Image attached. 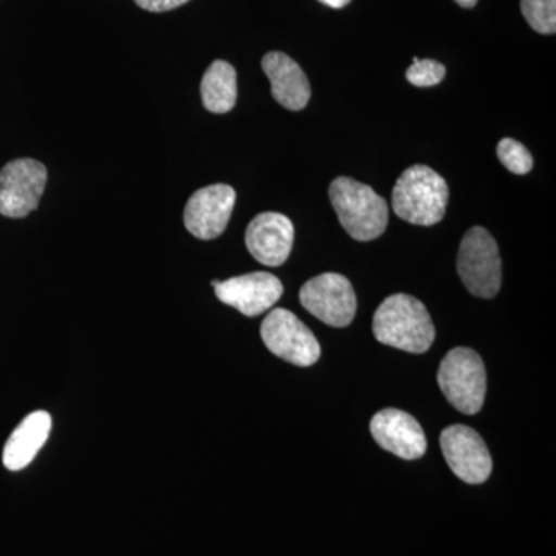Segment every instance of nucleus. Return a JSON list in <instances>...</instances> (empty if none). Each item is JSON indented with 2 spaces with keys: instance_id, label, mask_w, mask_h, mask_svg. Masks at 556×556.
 I'll return each mask as SVG.
<instances>
[{
  "instance_id": "nucleus-1",
  "label": "nucleus",
  "mask_w": 556,
  "mask_h": 556,
  "mask_svg": "<svg viewBox=\"0 0 556 556\" xmlns=\"http://www.w3.org/2000/svg\"><path fill=\"white\" fill-rule=\"evenodd\" d=\"M372 332L383 345L413 354L427 353L437 338L426 305L407 294L390 295L380 303L372 320Z\"/></svg>"
},
{
  "instance_id": "nucleus-2",
  "label": "nucleus",
  "mask_w": 556,
  "mask_h": 556,
  "mask_svg": "<svg viewBox=\"0 0 556 556\" xmlns=\"http://www.w3.org/2000/svg\"><path fill=\"white\" fill-rule=\"evenodd\" d=\"M447 181L427 166H413L402 172L393 189L394 214L417 226L438 225L447 211Z\"/></svg>"
},
{
  "instance_id": "nucleus-3",
  "label": "nucleus",
  "mask_w": 556,
  "mask_h": 556,
  "mask_svg": "<svg viewBox=\"0 0 556 556\" xmlns=\"http://www.w3.org/2000/svg\"><path fill=\"white\" fill-rule=\"evenodd\" d=\"M329 200L340 225L357 241L379 239L388 226V203L371 186L340 177L329 186Z\"/></svg>"
},
{
  "instance_id": "nucleus-4",
  "label": "nucleus",
  "mask_w": 556,
  "mask_h": 556,
  "mask_svg": "<svg viewBox=\"0 0 556 556\" xmlns=\"http://www.w3.org/2000/svg\"><path fill=\"white\" fill-rule=\"evenodd\" d=\"M438 383L457 412L467 416L481 412L485 401L486 372L477 351L466 346L450 351L439 365Z\"/></svg>"
},
{
  "instance_id": "nucleus-5",
  "label": "nucleus",
  "mask_w": 556,
  "mask_h": 556,
  "mask_svg": "<svg viewBox=\"0 0 556 556\" xmlns=\"http://www.w3.org/2000/svg\"><path fill=\"white\" fill-rule=\"evenodd\" d=\"M457 273L471 294L493 299L503 280L500 249L492 233L484 228H471L460 241Z\"/></svg>"
},
{
  "instance_id": "nucleus-6",
  "label": "nucleus",
  "mask_w": 556,
  "mask_h": 556,
  "mask_svg": "<svg viewBox=\"0 0 556 556\" xmlns=\"http://www.w3.org/2000/svg\"><path fill=\"white\" fill-rule=\"evenodd\" d=\"M262 340L270 353L298 367H311L320 358L316 336L295 314L270 311L262 324Z\"/></svg>"
},
{
  "instance_id": "nucleus-7",
  "label": "nucleus",
  "mask_w": 556,
  "mask_h": 556,
  "mask_svg": "<svg viewBox=\"0 0 556 556\" xmlns=\"http://www.w3.org/2000/svg\"><path fill=\"white\" fill-rule=\"evenodd\" d=\"M300 303L329 327L345 328L356 317V292L351 281L340 274L327 273L311 278L300 289Z\"/></svg>"
},
{
  "instance_id": "nucleus-8",
  "label": "nucleus",
  "mask_w": 556,
  "mask_h": 556,
  "mask_svg": "<svg viewBox=\"0 0 556 556\" xmlns=\"http://www.w3.org/2000/svg\"><path fill=\"white\" fill-rule=\"evenodd\" d=\"M46 166L39 161L20 159L10 161L0 170V214L9 218H24L38 208L47 185Z\"/></svg>"
},
{
  "instance_id": "nucleus-9",
  "label": "nucleus",
  "mask_w": 556,
  "mask_h": 556,
  "mask_svg": "<svg viewBox=\"0 0 556 556\" xmlns=\"http://www.w3.org/2000/svg\"><path fill=\"white\" fill-rule=\"evenodd\" d=\"M441 448L453 473L467 484H482L493 470L484 439L473 428L452 426L441 434Z\"/></svg>"
},
{
  "instance_id": "nucleus-10",
  "label": "nucleus",
  "mask_w": 556,
  "mask_h": 556,
  "mask_svg": "<svg viewBox=\"0 0 556 556\" xmlns=\"http://www.w3.org/2000/svg\"><path fill=\"white\" fill-rule=\"evenodd\" d=\"M237 193L228 185H212L197 190L185 208V226L200 240H214L228 228Z\"/></svg>"
},
{
  "instance_id": "nucleus-11",
  "label": "nucleus",
  "mask_w": 556,
  "mask_h": 556,
  "mask_svg": "<svg viewBox=\"0 0 556 556\" xmlns=\"http://www.w3.org/2000/svg\"><path fill=\"white\" fill-rule=\"evenodd\" d=\"M219 302L239 309L247 317H257L273 308L283 295V285L269 273H251L229 280L212 281Z\"/></svg>"
},
{
  "instance_id": "nucleus-12",
  "label": "nucleus",
  "mask_w": 556,
  "mask_h": 556,
  "mask_svg": "<svg viewBox=\"0 0 556 556\" xmlns=\"http://www.w3.org/2000/svg\"><path fill=\"white\" fill-rule=\"evenodd\" d=\"M372 438L380 447L405 460L426 455L427 438L415 417L397 408H386L372 416Z\"/></svg>"
},
{
  "instance_id": "nucleus-13",
  "label": "nucleus",
  "mask_w": 556,
  "mask_h": 556,
  "mask_svg": "<svg viewBox=\"0 0 556 556\" xmlns=\"http://www.w3.org/2000/svg\"><path fill=\"white\" fill-rule=\"evenodd\" d=\"M248 251L262 265L277 268L287 262L294 243V225L287 215L263 212L247 229Z\"/></svg>"
},
{
  "instance_id": "nucleus-14",
  "label": "nucleus",
  "mask_w": 556,
  "mask_h": 556,
  "mask_svg": "<svg viewBox=\"0 0 556 556\" xmlns=\"http://www.w3.org/2000/svg\"><path fill=\"white\" fill-rule=\"evenodd\" d=\"M262 67L269 78L274 100L281 108L299 112L308 105L309 80L298 62L280 51H270L263 58Z\"/></svg>"
},
{
  "instance_id": "nucleus-15",
  "label": "nucleus",
  "mask_w": 556,
  "mask_h": 556,
  "mask_svg": "<svg viewBox=\"0 0 556 556\" xmlns=\"http://www.w3.org/2000/svg\"><path fill=\"white\" fill-rule=\"evenodd\" d=\"M51 424L47 412H35L25 417L7 441L2 453L3 466L11 471L30 466L50 437Z\"/></svg>"
},
{
  "instance_id": "nucleus-16",
  "label": "nucleus",
  "mask_w": 556,
  "mask_h": 556,
  "mask_svg": "<svg viewBox=\"0 0 556 556\" xmlns=\"http://www.w3.org/2000/svg\"><path fill=\"white\" fill-rule=\"evenodd\" d=\"M201 100L212 113H228L236 108L237 72L229 62L214 61L201 80Z\"/></svg>"
},
{
  "instance_id": "nucleus-17",
  "label": "nucleus",
  "mask_w": 556,
  "mask_h": 556,
  "mask_svg": "<svg viewBox=\"0 0 556 556\" xmlns=\"http://www.w3.org/2000/svg\"><path fill=\"white\" fill-rule=\"evenodd\" d=\"M522 16L541 35H555L556 0H521Z\"/></svg>"
},
{
  "instance_id": "nucleus-18",
  "label": "nucleus",
  "mask_w": 556,
  "mask_h": 556,
  "mask_svg": "<svg viewBox=\"0 0 556 556\" xmlns=\"http://www.w3.org/2000/svg\"><path fill=\"white\" fill-rule=\"evenodd\" d=\"M497 159L504 164L507 170L515 175H526L532 170L533 156L526 146L514 138L501 139L497 144Z\"/></svg>"
},
{
  "instance_id": "nucleus-19",
  "label": "nucleus",
  "mask_w": 556,
  "mask_h": 556,
  "mask_svg": "<svg viewBox=\"0 0 556 556\" xmlns=\"http://www.w3.org/2000/svg\"><path fill=\"white\" fill-rule=\"evenodd\" d=\"M444 65L433 60H413L412 67L407 70L405 76L409 84L416 87H433L438 86L445 78Z\"/></svg>"
},
{
  "instance_id": "nucleus-20",
  "label": "nucleus",
  "mask_w": 556,
  "mask_h": 556,
  "mask_svg": "<svg viewBox=\"0 0 556 556\" xmlns=\"http://www.w3.org/2000/svg\"><path fill=\"white\" fill-rule=\"evenodd\" d=\"M189 0H135L139 9L152 11V13H164L185 5Z\"/></svg>"
},
{
  "instance_id": "nucleus-21",
  "label": "nucleus",
  "mask_w": 556,
  "mask_h": 556,
  "mask_svg": "<svg viewBox=\"0 0 556 556\" xmlns=\"http://www.w3.org/2000/svg\"><path fill=\"white\" fill-rule=\"evenodd\" d=\"M318 2L325 3V5L329 7V9L339 10L343 9V7H346L351 0H318Z\"/></svg>"
},
{
  "instance_id": "nucleus-22",
  "label": "nucleus",
  "mask_w": 556,
  "mask_h": 556,
  "mask_svg": "<svg viewBox=\"0 0 556 556\" xmlns=\"http://www.w3.org/2000/svg\"><path fill=\"white\" fill-rule=\"evenodd\" d=\"M457 5L463 7V9H473L477 5L478 0H455Z\"/></svg>"
}]
</instances>
